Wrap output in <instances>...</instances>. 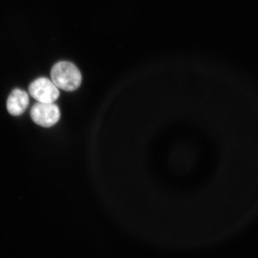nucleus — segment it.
<instances>
[{"label": "nucleus", "mask_w": 258, "mask_h": 258, "mask_svg": "<svg viewBox=\"0 0 258 258\" xmlns=\"http://www.w3.org/2000/svg\"><path fill=\"white\" fill-rule=\"evenodd\" d=\"M51 80L57 88L72 92L79 88L82 76L75 64L67 61L57 62L51 69Z\"/></svg>", "instance_id": "f257e3e1"}, {"label": "nucleus", "mask_w": 258, "mask_h": 258, "mask_svg": "<svg viewBox=\"0 0 258 258\" xmlns=\"http://www.w3.org/2000/svg\"><path fill=\"white\" fill-rule=\"evenodd\" d=\"M31 117L35 123L44 127L56 124L60 117L59 107L52 103L38 102L31 109Z\"/></svg>", "instance_id": "f03ea898"}, {"label": "nucleus", "mask_w": 258, "mask_h": 258, "mask_svg": "<svg viewBox=\"0 0 258 258\" xmlns=\"http://www.w3.org/2000/svg\"><path fill=\"white\" fill-rule=\"evenodd\" d=\"M28 91L38 102L52 103L59 98L60 92L52 81L41 77L30 84Z\"/></svg>", "instance_id": "7ed1b4c3"}, {"label": "nucleus", "mask_w": 258, "mask_h": 258, "mask_svg": "<svg viewBox=\"0 0 258 258\" xmlns=\"http://www.w3.org/2000/svg\"><path fill=\"white\" fill-rule=\"evenodd\" d=\"M30 104V98L27 92L19 89L13 90L7 101L8 112L12 115L23 114Z\"/></svg>", "instance_id": "20e7f679"}]
</instances>
